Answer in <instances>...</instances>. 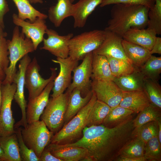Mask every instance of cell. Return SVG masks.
Wrapping results in <instances>:
<instances>
[{"label": "cell", "mask_w": 161, "mask_h": 161, "mask_svg": "<svg viewBox=\"0 0 161 161\" xmlns=\"http://www.w3.org/2000/svg\"><path fill=\"white\" fill-rule=\"evenodd\" d=\"M133 119L132 115L112 128L103 124L86 126L80 139L74 143L64 145L86 149L93 161H114L124 145L134 137Z\"/></svg>", "instance_id": "1"}, {"label": "cell", "mask_w": 161, "mask_h": 161, "mask_svg": "<svg viewBox=\"0 0 161 161\" xmlns=\"http://www.w3.org/2000/svg\"><path fill=\"white\" fill-rule=\"evenodd\" d=\"M149 8L137 4L118 3L111 10V17L105 30L123 38L129 30L143 29L147 26Z\"/></svg>", "instance_id": "2"}, {"label": "cell", "mask_w": 161, "mask_h": 161, "mask_svg": "<svg viewBox=\"0 0 161 161\" xmlns=\"http://www.w3.org/2000/svg\"><path fill=\"white\" fill-rule=\"evenodd\" d=\"M97 99L93 92L87 104L54 135L50 143L61 145L70 144L80 139L83 136V130L86 126L91 109Z\"/></svg>", "instance_id": "3"}, {"label": "cell", "mask_w": 161, "mask_h": 161, "mask_svg": "<svg viewBox=\"0 0 161 161\" xmlns=\"http://www.w3.org/2000/svg\"><path fill=\"white\" fill-rule=\"evenodd\" d=\"M10 64L5 71V77L2 84H11L17 71V62L25 55L35 50L33 44L30 39L26 37L19 31V27L14 28L12 38L8 41Z\"/></svg>", "instance_id": "4"}, {"label": "cell", "mask_w": 161, "mask_h": 161, "mask_svg": "<svg viewBox=\"0 0 161 161\" xmlns=\"http://www.w3.org/2000/svg\"><path fill=\"white\" fill-rule=\"evenodd\" d=\"M105 35L104 30H95L73 36L69 41V56L77 61L82 60L99 47Z\"/></svg>", "instance_id": "5"}, {"label": "cell", "mask_w": 161, "mask_h": 161, "mask_svg": "<svg viewBox=\"0 0 161 161\" xmlns=\"http://www.w3.org/2000/svg\"><path fill=\"white\" fill-rule=\"evenodd\" d=\"M70 93L66 90L65 92L59 96L49 99L40 117L41 120L54 134L58 131L64 125L65 115Z\"/></svg>", "instance_id": "6"}, {"label": "cell", "mask_w": 161, "mask_h": 161, "mask_svg": "<svg viewBox=\"0 0 161 161\" xmlns=\"http://www.w3.org/2000/svg\"><path fill=\"white\" fill-rule=\"evenodd\" d=\"M21 133L25 144L34 152L38 158L51 143L54 135L42 120L28 124L25 128H21Z\"/></svg>", "instance_id": "7"}, {"label": "cell", "mask_w": 161, "mask_h": 161, "mask_svg": "<svg viewBox=\"0 0 161 161\" xmlns=\"http://www.w3.org/2000/svg\"><path fill=\"white\" fill-rule=\"evenodd\" d=\"M16 89V84H2V100L0 111V137L9 136L15 132V121L11 109L12 101Z\"/></svg>", "instance_id": "8"}, {"label": "cell", "mask_w": 161, "mask_h": 161, "mask_svg": "<svg viewBox=\"0 0 161 161\" xmlns=\"http://www.w3.org/2000/svg\"><path fill=\"white\" fill-rule=\"evenodd\" d=\"M40 66L35 57L29 64L27 68L25 76V86L28 91V100L38 95L47 84L54 80L56 77L55 68H51V76L48 79L43 78L39 73Z\"/></svg>", "instance_id": "9"}, {"label": "cell", "mask_w": 161, "mask_h": 161, "mask_svg": "<svg viewBox=\"0 0 161 161\" xmlns=\"http://www.w3.org/2000/svg\"><path fill=\"white\" fill-rule=\"evenodd\" d=\"M92 56L93 52L88 54L81 63L74 68L72 82L66 90L71 92L74 89H77L84 97L91 90Z\"/></svg>", "instance_id": "10"}, {"label": "cell", "mask_w": 161, "mask_h": 161, "mask_svg": "<svg viewBox=\"0 0 161 161\" xmlns=\"http://www.w3.org/2000/svg\"><path fill=\"white\" fill-rule=\"evenodd\" d=\"M31 61V58L28 54L25 55L20 60L18 70L17 71L13 80V83H15L16 85L14 99L19 106L22 113V118L19 121L15 124V127L22 126L25 128L28 124L26 113L27 104L24 95V87L26 70L27 66Z\"/></svg>", "instance_id": "11"}, {"label": "cell", "mask_w": 161, "mask_h": 161, "mask_svg": "<svg viewBox=\"0 0 161 161\" xmlns=\"http://www.w3.org/2000/svg\"><path fill=\"white\" fill-rule=\"evenodd\" d=\"M91 90L97 99L105 103L111 108L119 105L123 93V91L113 80H92Z\"/></svg>", "instance_id": "12"}, {"label": "cell", "mask_w": 161, "mask_h": 161, "mask_svg": "<svg viewBox=\"0 0 161 161\" xmlns=\"http://www.w3.org/2000/svg\"><path fill=\"white\" fill-rule=\"evenodd\" d=\"M52 62L60 66L58 75L54 80L52 97H55L64 93L71 83L72 73L74 68L78 65V61L74 60L69 56L62 58H57L52 59Z\"/></svg>", "instance_id": "13"}, {"label": "cell", "mask_w": 161, "mask_h": 161, "mask_svg": "<svg viewBox=\"0 0 161 161\" xmlns=\"http://www.w3.org/2000/svg\"><path fill=\"white\" fill-rule=\"evenodd\" d=\"M47 38H44L43 45L41 49L49 51L57 58H64L69 56V43L73 34L69 33L60 35L55 30L51 29L46 30Z\"/></svg>", "instance_id": "14"}, {"label": "cell", "mask_w": 161, "mask_h": 161, "mask_svg": "<svg viewBox=\"0 0 161 161\" xmlns=\"http://www.w3.org/2000/svg\"><path fill=\"white\" fill-rule=\"evenodd\" d=\"M12 19L15 25L21 27V32L31 39L35 50H36L38 45L43 41L47 28L45 19L38 18L34 22H31L20 19L15 13L12 15Z\"/></svg>", "instance_id": "15"}, {"label": "cell", "mask_w": 161, "mask_h": 161, "mask_svg": "<svg viewBox=\"0 0 161 161\" xmlns=\"http://www.w3.org/2000/svg\"><path fill=\"white\" fill-rule=\"evenodd\" d=\"M104 30V39L99 47L93 52L106 57L123 59L132 64L125 53L122 44L123 38L114 32Z\"/></svg>", "instance_id": "16"}, {"label": "cell", "mask_w": 161, "mask_h": 161, "mask_svg": "<svg viewBox=\"0 0 161 161\" xmlns=\"http://www.w3.org/2000/svg\"><path fill=\"white\" fill-rule=\"evenodd\" d=\"M53 86L54 80L50 82L38 95L29 100L26 110L27 124L39 120L48 102Z\"/></svg>", "instance_id": "17"}, {"label": "cell", "mask_w": 161, "mask_h": 161, "mask_svg": "<svg viewBox=\"0 0 161 161\" xmlns=\"http://www.w3.org/2000/svg\"><path fill=\"white\" fill-rule=\"evenodd\" d=\"M45 148L53 156L63 161H83L89 156L87 150L80 147L50 143Z\"/></svg>", "instance_id": "18"}, {"label": "cell", "mask_w": 161, "mask_h": 161, "mask_svg": "<svg viewBox=\"0 0 161 161\" xmlns=\"http://www.w3.org/2000/svg\"><path fill=\"white\" fill-rule=\"evenodd\" d=\"M103 0H79L73 4L72 15L74 27L82 28L85 25L89 16Z\"/></svg>", "instance_id": "19"}, {"label": "cell", "mask_w": 161, "mask_h": 161, "mask_svg": "<svg viewBox=\"0 0 161 161\" xmlns=\"http://www.w3.org/2000/svg\"><path fill=\"white\" fill-rule=\"evenodd\" d=\"M156 35L154 30L148 28L146 29L133 28L127 31L123 38L150 51L154 43Z\"/></svg>", "instance_id": "20"}, {"label": "cell", "mask_w": 161, "mask_h": 161, "mask_svg": "<svg viewBox=\"0 0 161 161\" xmlns=\"http://www.w3.org/2000/svg\"><path fill=\"white\" fill-rule=\"evenodd\" d=\"M151 103L143 90L123 92L119 105L138 113Z\"/></svg>", "instance_id": "21"}, {"label": "cell", "mask_w": 161, "mask_h": 161, "mask_svg": "<svg viewBox=\"0 0 161 161\" xmlns=\"http://www.w3.org/2000/svg\"><path fill=\"white\" fill-rule=\"evenodd\" d=\"M92 94L91 90L85 96L83 97L80 91L78 89H74L72 90L69 98L64 125L68 122L87 104Z\"/></svg>", "instance_id": "22"}, {"label": "cell", "mask_w": 161, "mask_h": 161, "mask_svg": "<svg viewBox=\"0 0 161 161\" xmlns=\"http://www.w3.org/2000/svg\"><path fill=\"white\" fill-rule=\"evenodd\" d=\"M92 65V80H113L115 77L112 73L106 57L93 52Z\"/></svg>", "instance_id": "23"}, {"label": "cell", "mask_w": 161, "mask_h": 161, "mask_svg": "<svg viewBox=\"0 0 161 161\" xmlns=\"http://www.w3.org/2000/svg\"><path fill=\"white\" fill-rule=\"evenodd\" d=\"M72 3L71 0H58L55 5L49 7L48 18L55 27H59L65 19L72 16Z\"/></svg>", "instance_id": "24"}, {"label": "cell", "mask_w": 161, "mask_h": 161, "mask_svg": "<svg viewBox=\"0 0 161 161\" xmlns=\"http://www.w3.org/2000/svg\"><path fill=\"white\" fill-rule=\"evenodd\" d=\"M122 44L127 57L136 67L143 65L152 55L148 49L124 40Z\"/></svg>", "instance_id": "25"}, {"label": "cell", "mask_w": 161, "mask_h": 161, "mask_svg": "<svg viewBox=\"0 0 161 161\" xmlns=\"http://www.w3.org/2000/svg\"><path fill=\"white\" fill-rule=\"evenodd\" d=\"M144 78L138 68L132 73L114 77L113 81L123 92L143 90Z\"/></svg>", "instance_id": "26"}, {"label": "cell", "mask_w": 161, "mask_h": 161, "mask_svg": "<svg viewBox=\"0 0 161 161\" xmlns=\"http://www.w3.org/2000/svg\"><path fill=\"white\" fill-rule=\"evenodd\" d=\"M0 145L4 152V161H22L15 132L9 136L0 137Z\"/></svg>", "instance_id": "27"}, {"label": "cell", "mask_w": 161, "mask_h": 161, "mask_svg": "<svg viewBox=\"0 0 161 161\" xmlns=\"http://www.w3.org/2000/svg\"><path fill=\"white\" fill-rule=\"evenodd\" d=\"M17 7L18 17L25 20L28 19L31 22H34L38 18L46 19L47 15L41 13L34 8L28 0H12Z\"/></svg>", "instance_id": "28"}, {"label": "cell", "mask_w": 161, "mask_h": 161, "mask_svg": "<svg viewBox=\"0 0 161 161\" xmlns=\"http://www.w3.org/2000/svg\"><path fill=\"white\" fill-rule=\"evenodd\" d=\"M134 112L119 105L111 108V109L102 124L112 128L119 125L130 117Z\"/></svg>", "instance_id": "29"}, {"label": "cell", "mask_w": 161, "mask_h": 161, "mask_svg": "<svg viewBox=\"0 0 161 161\" xmlns=\"http://www.w3.org/2000/svg\"><path fill=\"white\" fill-rule=\"evenodd\" d=\"M138 69L144 78L158 81L161 73V57L152 55Z\"/></svg>", "instance_id": "30"}, {"label": "cell", "mask_w": 161, "mask_h": 161, "mask_svg": "<svg viewBox=\"0 0 161 161\" xmlns=\"http://www.w3.org/2000/svg\"><path fill=\"white\" fill-rule=\"evenodd\" d=\"M111 108L105 103L97 99L91 109L86 126L102 124Z\"/></svg>", "instance_id": "31"}, {"label": "cell", "mask_w": 161, "mask_h": 161, "mask_svg": "<svg viewBox=\"0 0 161 161\" xmlns=\"http://www.w3.org/2000/svg\"><path fill=\"white\" fill-rule=\"evenodd\" d=\"M143 90L151 103L161 109V86L158 81L144 78Z\"/></svg>", "instance_id": "32"}, {"label": "cell", "mask_w": 161, "mask_h": 161, "mask_svg": "<svg viewBox=\"0 0 161 161\" xmlns=\"http://www.w3.org/2000/svg\"><path fill=\"white\" fill-rule=\"evenodd\" d=\"M161 109L150 103L139 112L137 116L133 119L134 127H138L149 122L157 121L161 118Z\"/></svg>", "instance_id": "33"}, {"label": "cell", "mask_w": 161, "mask_h": 161, "mask_svg": "<svg viewBox=\"0 0 161 161\" xmlns=\"http://www.w3.org/2000/svg\"><path fill=\"white\" fill-rule=\"evenodd\" d=\"M145 146V143L142 140L134 137L124 145L120 151L119 156L134 157H144Z\"/></svg>", "instance_id": "34"}, {"label": "cell", "mask_w": 161, "mask_h": 161, "mask_svg": "<svg viewBox=\"0 0 161 161\" xmlns=\"http://www.w3.org/2000/svg\"><path fill=\"white\" fill-rule=\"evenodd\" d=\"M158 126L157 121H152L134 128L133 134L142 140L145 144L151 138L158 136Z\"/></svg>", "instance_id": "35"}, {"label": "cell", "mask_w": 161, "mask_h": 161, "mask_svg": "<svg viewBox=\"0 0 161 161\" xmlns=\"http://www.w3.org/2000/svg\"><path fill=\"white\" fill-rule=\"evenodd\" d=\"M111 72L115 77H118L133 72L137 68L123 59L107 57Z\"/></svg>", "instance_id": "36"}, {"label": "cell", "mask_w": 161, "mask_h": 161, "mask_svg": "<svg viewBox=\"0 0 161 161\" xmlns=\"http://www.w3.org/2000/svg\"><path fill=\"white\" fill-rule=\"evenodd\" d=\"M144 157L146 161H161V144L158 136L151 138L145 144Z\"/></svg>", "instance_id": "37"}, {"label": "cell", "mask_w": 161, "mask_h": 161, "mask_svg": "<svg viewBox=\"0 0 161 161\" xmlns=\"http://www.w3.org/2000/svg\"><path fill=\"white\" fill-rule=\"evenodd\" d=\"M148 28L154 30L157 34H161V0H155L154 7L148 13Z\"/></svg>", "instance_id": "38"}, {"label": "cell", "mask_w": 161, "mask_h": 161, "mask_svg": "<svg viewBox=\"0 0 161 161\" xmlns=\"http://www.w3.org/2000/svg\"><path fill=\"white\" fill-rule=\"evenodd\" d=\"M14 129L18 138L20 153L22 161H39V158L34 152L28 148L25 144L21 135V127H19Z\"/></svg>", "instance_id": "39"}, {"label": "cell", "mask_w": 161, "mask_h": 161, "mask_svg": "<svg viewBox=\"0 0 161 161\" xmlns=\"http://www.w3.org/2000/svg\"><path fill=\"white\" fill-rule=\"evenodd\" d=\"M118 3L140 5L151 9L154 6L155 0H103L100 4V6L103 7L108 5Z\"/></svg>", "instance_id": "40"}, {"label": "cell", "mask_w": 161, "mask_h": 161, "mask_svg": "<svg viewBox=\"0 0 161 161\" xmlns=\"http://www.w3.org/2000/svg\"><path fill=\"white\" fill-rule=\"evenodd\" d=\"M8 41L5 38L0 39V70L4 72L10 64Z\"/></svg>", "instance_id": "41"}, {"label": "cell", "mask_w": 161, "mask_h": 161, "mask_svg": "<svg viewBox=\"0 0 161 161\" xmlns=\"http://www.w3.org/2000/svg\"><path fill=\"white\" fill-rule=\"evenodd\" d=\"M39 161H63L53 156L46 148L44 150L39 158Z\"/></svg>", "instance_id": "42"}, {"label": "cell", "mask_w": 161, "mask_h": 161, "mask_svg": "<svg viewBox=\"0 0 161 161\" xmlns=\"http://www.w3.org/2000/svg\"><path fill=\"white\" fill-rule=\"evenodd\" d=\"M9 11V8L6 0H0V24L4 27V17Z\"/></svg>", "instance_id": "43"}, {"label": "cell", "mask_w": 161, "mask_h": 161, "mask_svg": "<svg viewBox=\"0 0 161 161\" xmlns=\"http://www.w3.org/2000/svg\"><path fill=\"white\" fill-rule=\"evenodd\" d=\"M150 52L151 55L154 53L161 54V38L156 37Z\"/></svg>", "instance_id": "44"}, {"label": "cell", "mask_w": 161, "mask_h": 161, "mask_svg": "<svg viewBox=\"0 0 161 161\" xmlns=\"http://www.w3.org/2000/svg\"><path fill=\"white\" fill-rule=\"evenodd\" d=\"M144 157H134L119 156L115 159L114 161H145Z\"/></svg>", "instance_id": "45"}, {"label": "cell", "mask_w": 161, "mask_h": 161, "mask_svg": "<svg viewBox=\"0 0 161 161\" xmlns=\"http://www.w3.org/2000/svg\"><path fill=\"white\" fill-rule=\"evenodd\" d=\"M158 126V138L160 143L161 144V118L157 121Z\"/></svg>", "instance_id": "46"}, {"label": "cell", "mask_w": 161, "mask_h": 161, "mask_svg": "<svg viewBox=\"0 0 161 161\" xmlns=\"http://www.w3.org/2000/svg\"><path fill=\"white\" fill-rule=\"evenodd\" d=\"M4 27L0 24V39L5 38L7 35V33L4 30Z\"/></svg>", "instance_id": "47"}, {"label": "cell", "mask_w": 161, "mask_h": 161, "mask_svg": "<svg viewBox=\"0 0 161 161\" xmlns=\"http://www.w3.org/2000/svg\"><path fill=\"white\" fill-rule=\"evenodd\" d=\"M3 80L0 78V111L1 108V106L2 103V95L1 92V85L2 84V82Z\"/></svg>", "instance_id": "48"}, {"label": "cell", "mask_w": 161, "mask_h": 161, "mask_svg": "<svg viewBox=\"0 0 161 161\" xmlns=\"http://www.w3.org/2000/svg\"><path fill=\"white\" fill-rule=\"evenodd\" d=\"M0 161H4V153L0 145Z\"/></svg>", "instance_id": "49"}, {"label": "cell", "mask_w": 161, "mask_h": 161, "mask_svg": "<svg viewBox=\"0 0 161 161\" xmlns=\"http://www.w3.org/2000/svg\"><path fill=\"white\" fill-rule=\"evenodd\" d=\"M28 1L31 3L32 4H42L43 3V1L42 0H28Z\"/></svg>", "instance_id": "50"}, {"label": "cell", "mask_w": 161, "mask_h": 161, "mask_svg": "<svg viewBox=\"0 0 161 161\" xmlns=\"http://www.w3.org/2000/svg\"><path fill=\"white\" fill-rule=\"evenodd\" d=\"M5 77V74L4 72L0 70V78L3 80Z\"/></svg>", "instance_id": "51"}, {"label": "cell", "mask_w": 161, "mask_h": 161, "mask_svg": "<svg viewBox=\"0 0 161 161\" xmlns=\"http://www.w3.org/2000/svg\"><path fill=\"white\" fill-rule=\"evenodd\" d=\"M74 1L75 0H71V1L72 3H73Z\"/></svg>", "instance_id": "52"}]
</instances>
